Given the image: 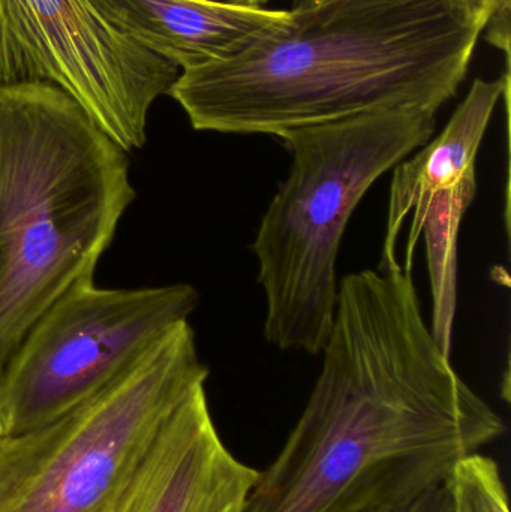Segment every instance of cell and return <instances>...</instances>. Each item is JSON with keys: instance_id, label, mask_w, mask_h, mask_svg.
<instances>
[{"instance_id": "8fae6325", "label": "cell", "mask_w": 511, "mask_h": 512, "mask_svg": "<svg viewBox=\"0 0 511 512\" xmlns=\"http://www.w3.org/2000/svg\"><path fill=\"white\" fill-rule=\"evenodd\" d=\"M446 487L452 512H510L500 466L480 451L456 463Z\"/></svg>"}, {"instance_id": "52a82bcc", "label": "cell", "mask_w": 511, "mask_h": 512, "mask_svg": "<svg viewBox=\"0 0 511 512\" xmlns=\"http://www.w3.org/2000/svg\"><path fill=\"white\" fill-rule=\"evenodd\" d=\"M179 75L90 0H0V84L60 87L125 152L146 144L150 108Z\"/></svg>"}, {"instance_id": "4fadbf2b", "label": "cell", "mask_w": 511, "mask_h": 512, "mask_svg": "<svg viewBox=\"0 0 511 512\" xmlns=\"http://www.w3.org/2000/svg\"><path fill=\"white\" fill-rule=\"evenodd\" d=\"M393 512H452V502H450L446 483L429 490L425 495L408 504L407 507Z\"/></svg>"}, {"instance_id": "30bf717a", "label": "cell", "mask_w": 511, "mask_h": 512, "mask_svg": "<svg viewBox=\"0 0 511 512\" xmlns=\"http://www.w3.org/2000/svg\"><path fill=\"white\" fill-rule=\"evenodd\" d=\"M126 38L180 72L224 62L288 26L290 9L251 8L225 0H90Z\"/></svg>"}, {"instance_id": "7a4b0ae2", "label": "cell", "mask_w": 511, "mask_h": 512, "mask_svg": "<svg viewBox=\"0 0 511 512\" xmlns=\"http://www.w3.org/2000/svg\"><path fill=\"white\" fill-rule=\"evenodd\" d=\"M180 72L168 95L195 131L273 135L386 108L438 113L455 98L480 33L444 0H356Z\"/></svg>"}, {"instance_id": "7c38bea8", "label": "cell", "mask_w": 511, "mask_h": 512, "mask_svg": "<svg viewBox=\"0 0 511 512\" xmlns=\"http://www.w3.org/2000/svg\"><path fill=\"white\" fill-rule=\"evenodd\" d=\"M456 23L482 36L491 18L501 9L510 8L511 0H444Z\"/></svg>"}, {"instance_id": "5bb4252c", "label": "cell", "mask_w": 511, "mask_h": 512, "mask_svg": "<svg viewBox=\"0 0 511 512\" xmlns=\"http://www.w3.org/2000/svg\"><path fill=\"white\" fill-rule=\"evenodd\" d=\"M284 2H287L288 9L296 14H314V12L339 8L356 0H284Z\"/></svg>"}, {"instance_id": "3957f363", "label": "cell", "mask_w": 511, "mask_h": 512, "mask_svg": "<svg viewBox=\"0 0 511 512\" xmlns=\"http://www.w3.org/2000/svg\"><path fill=\"white\" fill-rule=\"evenodd\" d=\"M134 200L128 152L68 93L0 84V369L63 294L93 280Z\"/></svg>"}, {"instance_id": "5b68a950", "label": "cell", "mask_w": 511, "mask_h": 512, "mask_svg": "<svg viewBox=\"0 0 511 512\" xmlns=\"http://www.w3.org/2000/svg\"><path fill=\"white\" fill-rule=\"evenodd\" d=\"M207 376L185 321L86 402L0 438V512H110L164 424Z\"/></svg>"}, {"instance_id": "8992f818", "label": "cell", "mask_w": 511, "mask_h": 512, "mask_svg": "<svg viewBox=\"0 0 511 512\" xmlns=\"http://www.w3.org/2000/svg\"><path fill=\"white\" fill-rule=\"evenodd\" d=\"M198 303L188 283L107 289L86 280L69 289L0 369V438L39 429L104 390Z\"/></svg>"}, {"instance_id": "9c48e42d", "label": "cell", "mask_w": 511, "mask_h": 512, "mask_svg": "<svg viewBox=\"0 0 511 512\" xmlns=\"http://www.w3.org/2000/svg\"><path fill=\"white\" fill-rule=\"evenodd\" d=\"M258 472L222 441L201 385L164 424L110 512H246Z\"/></svg>"}, {"instance_id": "6da1fadb", "label": "cell", "mask_w": 511, "mask_h": 512, "mask_svg": "<svg viewBox=\"0 0 511 512\" xmlns=\"http://www.w3.org/2000/svg\"><path fill=\"white\" fill-rule=\"evenodd\" d=\"M323 367L246 512H393L506 432L444 354L401 262L339 283Z\"/></svg>"}, {"instance_id": "9a60e30c", "label": "cell", "mask_w": 511, "mask_h": 512, "mask_svg": "<svg viewBox=\"0 0 511 512\" xmlns=\"http://www.w3.org/2000/svg\"><path fill=\"white\" fill-rule=\"evenodd\" d=\"M225 2L240 6H251V8H266L267 3L272 2V0H225Z\"/></svg>"}, {"instance_id": "277c9868", "label": "cell", "mask_w": 511, "mask_h": 512, "mask_svg": "<svg viewBox=\"0 0 511 512\" xmlns=\"http://www.w3.org/2000/svg\"><path fill=\"white\" fill-rule=\"evenodd\" d=\"M435 129L434 111L401 107L276 137L293 162L252 243L270 345L321 354L338 303L339 249L354 210L374 183L425 146Z\"/></svg>"}, {"instance_id": "ba28073f", "label": "cell", "mask_w": 511, "mask_h": 512, "mask_svg": "<svg viewBox=\"0 0 511 512\" xmlns=\"http://www.w3.org/2000/svg\"><path fill=\"white\" fill-rule=\"evenodd\" d=\"M510 92L509 71L497 80L477 78L438 137L393 168L386 237L380 267L398 264L396 245L411 216L405 270L425 239L432 291L431 331L452 357L458 307V239L462 221L477 194V155L489 123Z\"/></svg>"}]
</instances>
